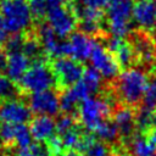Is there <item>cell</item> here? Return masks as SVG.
I'll return each mask as SVG.
<instances>
[{
	"label": "cell",
	"instance_id": "cell-1",
	"mask_svg": "<svg viewBox=\"0 0 156 156\" xmlns=\"http://www.w3.org/2000/svg\"><path fill=\"white\" fill-rule=\"evenodd\" d=\"M151 73L143 66L122 69L117 78L110 83L112 93L119 104L138 108L141 104Z\"/></svg>",
	"mask_w": 156,
	"mask_h": 156
},
{
	"label": "cell",
	"instance_id": "cell-2",
	"mask_svg": "<svg viewBox=\"0 0 156 156\" xmlns=\"http://www.w3.org/2000/svg\"><path fill=\"white\" fill-rule=\"evenodd\" d=\"M115 106L116 105L104 94H100V96L87 98L78 106V121L80 122L82 127L89 132H93L100 122L111 118Z\"/></svg>",
	"mask_w": 156,
	"mask_h": 156
},
{
	"label": "cell",
	"instance_id": "cell-3",
	"mask_svg": "<svg viewBox=\"0 0 156 156\" xmlns=\"http://www.w3.org/2000/svg\"><path fill=\"white\" fill-rule=\"evenodd\" d=\"M0 13L7 33L22 34L32 24V13L26 0H0Z\"/></svg>",
	"mask_w": 156,
	"mask_h": 156
},
{
	"label": "cell",
	"instance_id": "cell-4",
	"mask_svg": "<svg viewBox=\"0 0 156 156\" xmlns=\"http://www.w3.org/2000/svg\"><path fill=\"white\" fill-rule=\"evenodd\" d=\"M134 0H110L106 11L107 32L118 38H126L130 30Z\"/></svg>",
	"mask_w": 156,
	"mask_h": 156
},
{
	"label": "cell",
	"instance_id": "cell-5",
	"mask_svg": "<svg viewBox=\"0 0 156 156\" xmlns=\"http://www.w3.org/2000/svg\"><path fill=\"white\" fill-rule=\"evenodd\" d=\"M56 83L55 76L51 67H49L44 61L38 60L32 63L24 76L20 79L18 85L26 93H39L48 89Z\"/></svg>",
	"mask_w": 156,
	"mask_h": 156
},
{
	"label": "cell",
	"instance_id": "cell-6",
	"mask_svg": "<svg viewBox=\"0 0 156 156\" xmlns=\"http://www.w3.org/2000/svg\"><path fill=\"white\" fill-rule=\"evenodd\" d=\"M45 17L48 24L51 27V29L56 33L58 38L69 37L78 23L77 16L71 5L49 7Z\"/></svg>",
	"mask_w": 156,
	"mask_h": 156
},
{
	"label": "cell",
	"instance_id": "cell-7",
	"mask_svg": "<svg viewBox=\"0 0 156 156\" xmlns=\"http://www.w3.org/2000/svg\"><path fill=\"white\" fill-rule=\"evenodd\" d=\"M51 69L58 87L67 89L82 78L85 67L82 62L71 57H58L52 62Z\"/></svg>",
	"mask_w": 156,
	"mask_h": 156
},
{
	"label": "cell",
	"instance_id": "cell-8",
	"mask_svg": "<svg viewBox=\"0 0 156 156\" xmlns=\"http://www.w3.org/2000/svg\"><path fill=\"white\" fill-rule=\"evenodd\" d=\"M89 60L91 66L101 74V77L105 78L106 83H112L121 73V68L113 55L99 41H96Z\"/></svg>",
	"mask_w": 156,
	"mask_h": 156
},
{
	"label": "cell",
	"instance_id": "cell-9",
	"mask_svg": "<svg viewBox=\"0 0 156 156\" xmlns=\"http://www.w3.org/2000/svg\"><path fill=\"white\" fill-rule=\"evenodd\" d=\"M28 106L38 116H56L60 111V94L52 89L33 93L28 98Z\"/></svg>",
	"mask_w": 156,
	"mask_h": 156
},
{
	"label": "cell",
	"instance_id": "cell-10",
	"mask_svg": "<svg viewBox=\"0 0 156 156\" xmlns=\"http://www.w3.org/2000/svg\"><path fill=\"white\" fill-rule=\"evenodd\" d=\"M32 116L29 106L18 99H7L0 104V123L26 124Z\"/></svg>",
	"mask_w": 156,
	"mask_h": 156
},
{
	"label": "cell",
	"instance_id": "cell-11",
	"mask_svg": "<svg viewBox=\"0 0 156 156\" xmlns=\"http://www.w3.org/2000/svg\"><path fill=\"white\" fill-rule=\"evenodd\" d=\"M135 110L123 104H117L111 113L112 121L116 123L119 134H121V143L126 141L130 136H133L136 132V121H135Z\"/></svg>",
	"mask_w": 156,
	"mask_h": 156
},
{
	"label": "cell",
	"instance_id": "cell-12",
	"mask_svg": "<svg viewBox=\"0 0 156 156\" xmlns=\"http://www.w3.org/2000/svg\"><path fill=\"white\" fill-rule=\"evenodd\" d=\"M95 40H96L95 38L87 35L80 30L73 32L67 39L69 46V57L79 62H84L89 60L91 51L96 44Z\"/></svg>",
	"mask_w": 156,
	"mask_h": 156
},
{
	"label": "cell",
	"instance_id": "cell-13",
	"mask_svg": "<svg viewBox=\"0 0 156 156\" xmlns=\"http://www.w3.org/2000/svg\"><path fill=\"white\" fill-rule=\"evenodd\" d=\"M30 67V60L22 52L15 51L9 52L5 60V72L6 76L12 82H20L24 73Z\"/></svg>",
	"mask_w": 156,
	"mask_h": 156
},
{
	"label": "cell",
	"instance_id": "cell-14",
	"mask_svg": "<svg viewBox=\"0 0 156 156\" xmlns=\"http://www.w3.org/2000/svg\"><path fill=\"white\" fill-rule=\"evenodd\" d=\"M32 136L38 143H45L56 134V121L49 116H37L29 126Z\"/></svg>",
	"mask_w": 156,
	"mask_h": 156
},
{
	"label": "cell",
	"instance_id": "cell-15",
	"mask_svg": "<svg viewBox=\"0 0 156 156\" xmlns=\"http://www.w3.org/2000/svg\"><path fill=\"white\" fill-rule=\"evenodd\" d=\"M132 18L134 22L144 30L154 29L155 24V5L151 1L140 0L136 1L133 7V16Z\"/></svg>",
	"mask_w": 156,
	"mask_h": 156
},
{
	"label": "cell",
	"instance_id": "cell-16",
	"mask_svg": "<svg viewBox=\"0 0 156 156\" xmlns=\"http://www.w3.org/2000/svg\"><path fill=\"white\" fill-rule=\"evenodd\" d=\"M91 133L98 140H101L111 146H117L121 144V134L112 118H107L100 122Z\"/></svg>",
	"mask_w": 156,
	"mask_h": 156
},
{
	"label": "cell",
	"instance_id": "cell-17",
	"mask_svg": "<svg viewBox=\"0 0 156 156\" xmlns=\"http://www.w3.org/2000/svg\"><path fill=\"white\" fill-rule=\"evenodd\" d=\"M112 55L121 69H127L134 66H139L138 55L133 45L127 39H122V41L116 48V50L112 52Z\"/></svg>",
	"mask_w": 156,
	"mask_h": 156
},
{
	"label": "cell",
	"instance_id": "cell-18",
	"mask_svg": "<svg viewBox=\"0 0 156 156\" xmlns=\"http://www.w3.org/2000/svg\"><path fill=\"white\" fill-rule=\"evenodd\" d=\"M37 38L43 48V51L48 54L49 56L55 57L60 41H58V37L56 35V33L51 29V27L48 23H43L38 27Z\"/></svg>",
	"mask_w": 156,
	"mask_h": 156
},
{
	"label": "cell",
	"instance_id": "cell-19",
	"mask_svg": "<svg viewBox=\"0 0 156 156\" xmlns=\"http://www.w3.org/2000/svg\"><path fill=\"white\" fill-rule=\"evenodd\" d=\"M80 80L83 82V84L85 85V88L88 89L90 96H93L94 94H98L99 91H104L105 87L107 85V83H102V78L101 74L91 66V67H87L84 69V73L80 78Z\"/></svg>",
	"mask_w": 156,
	"mask_h": 156
},
{
	"label": "cell",
	"instance_id": "cell-20",
	"mask_svg": "<svg viewBox=\"0 0 156 156\" xmlns=\"http://www.w3.org/2000/svg\"><path fill=\"white\" fill-rule=\"evenodd\" d=\"M139 108L146 110L149 112H156V76L155 74L150 76V79Z\"/></svg>",
	"mask_w": 156,
	"mask_h": 156
},
{
	"label": "cell",
	"instance_id": "cell-21",
	"mask_svg": "<svg viewBox=\"0 0 156 156\" xmlns=\"http://www.w3.org/2000/svg\"><path fill=\"white\" fill-rule=\"evenodd\" d=\"M83 134L82 130H79L77 127H74L73 129L63 133L61 136V140H62V145H63V149L65 150H76L78 151L79 150V146H80V143H82V138H83Z\"/></svg>",
	"mask_w": 156,
	"mask_h": 156
},
{
	"label": "cell",
	"instance_id": "cell-22",
	"mask_svg": "<svg viewBox=\"0 0 156 156\" xmlns=\"http://www.w3.org/2000/svg\"><path fill=\"white\" fill-rule=\"evenodd\" d=\"M22 52L29 58V60H33L35 58V61L40 60V55L43 52V48L38 40L37 37H27L24 38V43H23V46H22Z\"/></svg>",
	"mask_w": 156,
	"mask_h": 156
},
{
	"label": "cell",
	"instance_id": "cell-23",
	"mask_svg": "<svg viewBox=\"0 0 156 156\" xmlns=\"http://www.w3.org/2000/svg\"><path fill=\"white\" fill-rule=\"evenodd\" d=\"M51 151L45 143H32L17 150V156H51Z\"/></svg>",
	"mask_w": 156,
	"mask_h": 156
},
{
	"label": "cell",
	"instance_id": "cell-24",
	"mask_svg": "<svg viewBox=\"0 0 156 156\" xmlns=\"http://www.w3.org/2000/svg\"><path fill=\"white\" fill-rule=\"evenodd\" d=\"M32 133L29 127H27L26 124H17L16 126V134H15V145L18 146V149L21 147H26L29 144H32Z\"/></svg>",
	"mask_w": 156,
	"mask_h": 156
},
{
	"label": "cell",
	"instance_id": "cell-25",
	"mask_svg": "<svg viewBox=\"0 0 156 156\" xmlns=\"http://www.w3.org/2000/svg\"><path fill=\"white\" fill-rule=\"evenodd\" d=\"M113 150V146L101 141V140H95L84 152V156H111Z\"/></svg>",
	"mask_w": 156,
	"mask_h": 156
},
{
	"label": "cell",
	"instance_id": "cell-26",
	"mask_svg": "<svg viewBox=\"0 0 156 156\" xmlns=\"http://www.w3.org/2000/svg\"><path fill=\"white\" fill-rule=\"evenodd\" d=\"M16 126L11 123H0V143L5 146L15 145Z\"/></svg>",
	"mask_w": 156,
	"mask_h": 156
},
{
	"label": "cell",
	"instance_id": "cell-27",
	"mask_svg": "<svg viewBox=\"0 0 156 156\" xmlns=\"http://www.w3.org/2000/svg\"><path fill=\"white\" fill-rule=\"evenodd\" d=\"M74 127H77V119L73 115L63 113L56 119V133L58 135H62L63 133L73 129Z\"/></svg>",
	"mask_w": 156,
	"mask_h": 156
},
{
	"label": "cell",
	"instance_id": "cell-28",
	"mask_svg": "<svg viewBox=\"0 0 156 156\" xmlns=\"http://www.w3.org/2000/svg\"><path fill=\"white\" fill-rule=\"evenodd\" d=\"M17 94L16 87L13 85V82L7 76L0 74V100H7L12 99Z\"/></svg>",
	"mask_w": 156,
	"mask_h": 156
},
{
	"label": "cell",
	"instance_id": "cell-29",
	"mask_svg": "<svg viewBox=\"0 0 156 156\" xmlns=\"http://www.w3.org/2000/svg\"><path fill=\"white\" fill-rule=\"evenodd\" d=\"M27 4L29 6V10H30L33 18L41 20L43 17L46 16V12L49 9L46 0H27Z\"/></svg>",
	"mask_w": 156,
	"mask_h": 156
},
{
	"label": "cell",
	"instance_id": "cell-30",
	"mask_svg": "<svg viewBox=\"0 0 156 156\" xmlns=\"http://www.w3.org/2000/svg\"><path fill=\"white\" fill-rule=\"evenodd\" d=\"M24 43V37L22 34H12L7 37L5 40V46L9 52H15V51H22V46Z\"/></svg>",
	"mask_w": 156,
	"mask_h": 156
},
{
	"label": "cell",
	"instance_id": "cell-31",
	"mask_svg": "<svg viewBox=\"0 0 156 156\" xmlns=\"http://www.w3.org/2000/svg\"><path fill=\"white\" fill-rule=\"evenodd\" d=\"M110 0H79L78 2L82 4L85 7H91V9H99L102 10L104 7H107Z\"/></svg>",
	"mask_w": 156,
	"mask_h": 156
},
{
	"label": "cell",
	"instance_id": "cell-32",
	"mask_svg": "<svg viewBox=\"0 0 156 156\" xmlns=\"http://www.w3.org/2000/svg\"><path fill=\"white\" fill-rule=\"evenodd\" d=\"M145 133V135L147 136V139L150 140V143L155 146V149H156V127L155 126H152V127H150L146 132H144Z\"/></svg>",
	"mask_w": 156,
	"mask_h": 156
},
{
	"label": "cell",
	"instance_id": "cell-33",
	"mask_svg": "<svg viewBox=\"0 0 156 156\" xmlns=\"http://www.w3.org/2000/svg\"><path fill=\"white\" fill-rule=\"evenodd\" d=\"M111 156H130V155L128 154V151L126 150V147L123 145L121 146V144H119L117 146H113V150H112Z\"/></svg>",
	"mask_w": 156,
	"mask_h": 156
},
{
	"label": "cell",
	"instance_id": "cell-34",
	"mask_svg": "<svg viewBox=\"0 0 156 156\" xmlns=\"http://www.w3.org/2000/svg\"><path fill=\"white\" fill-rule=\"evenodd\" d=\"M72 0H46L48 7H57V6H68Z\"/></svg>",
	"mask_w": 156,
	"mask_h": 156
},
{
	"label": "cell",
	"instance_id": "cell-35",
	"mask_svg": "<svg viewBox=\"0 0 156 156\" xmlns=\"http://www.w3.org/2000/svg\"><path fill=\"white\" fill-rule=\"evenodd\" d=\"M6 39H7V30L4 23V18L0 13V43H5Z\"/></svg>",
	"mask_w": 156,
	"mask_h": 156
},
{
	"label": "cell",
	"instance_id": "cell-36",
	"mask_svg": "<svg viewBox=\"0 0 156 156\" xmlns=\"http://www.w3.org/2000/svg\"><path fill=\"white\" fill-rule=\"evenodd\" d=\"M60 156H84V154L78 152L76 150H67L66 152H62Z\"/></svg>",
	"mask_w": 156,
	"mask_h": 156
},
{
	"label": "cell",
	"instance_id": "cell-37",
	"mask_svg": "<svg viewBox=\"0 0 156 156\" xmlns=\"http://www.w3.org/2000/svg\"><path fill=\"white\" fill-rule=\"evenodd\" d=\"M5 60H6V57H5L4 52H2L1 49H0V72L5 69Z\"/></svg>",
	"mask_w": 156,
	"mask_h": 156
},
{
	"label": "cell",
	"instance_id": "cell-38",
	"mask_svg": "<svg viewBox=\"0 0 156 156\" xmlns=\"http://www.w3.org/2000/svg\"><path fill=\"white\" fill-rule=\"evenodd\" d=\"M154 30L156 33V5H155V24H154Z\"/></svg>",
	"mask_w": 156,
	"mask_h": 156
},
{
	"label": "cell",
	"instance_id": "cell-39",
	"mask_svg": "<svg viewBox=\"0 0 156 156\" xmlns=\"http://www.w3.org/2000/svg\"><path fill=\"white\" fill-rule=\"evenodd\" d=\"M152 74H155V76H156V67H155V69H154V72H152Z\"/></svg>",
	"mask_w": 156,
	"mask_h": 156
},
{
	"label": "cell",
	"instance_id": "cell-40",
	"mask_svg": "<svg viewBox=\"0 0 156 156\" xmlns=\"http://www.w3.org/2000/svg\"><path fill=\"white\" fill-rule=\"evenodd\" d=\"M2 156H11V155H2Z\"/></svg>",
	"mask_w": 156,
	"mask_h": 156
}]
</instances>
